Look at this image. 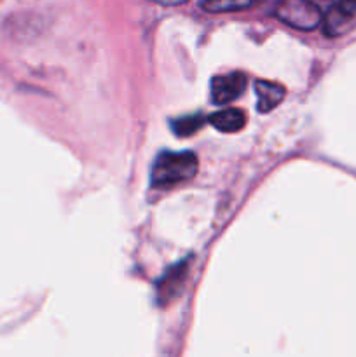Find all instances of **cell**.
Segmentation results:
<instances>
[{"instance_id": "1", "label": "cell", "mask_w": 356, "mask_h": 357, "mask_svg": "<svg viewBox=\"0 0 356 357\" xmlns=\"http://www.w3.org/2000/svg\"><path fill=\"white\" fill-rule=\"evenodd\" d=\"M198 157L192 152H164L152 167V187L171 188L192 180L198 173Z\"/></svg>"}, {"instance_id": "2", "label": "cell", "mask_w": 356, "mask_h": 357, "mask_svg": "<svg viewBox=\"0 0 356 357\" xmlns=\"http://www.w3.org/2000/svg\"><path fill=\"white\" fill-rule=\"evenodd\" d=\"M276 16L295 30L311 31L323 23V13L314 0H279Z\"/></svg>"}, {"instance_id": "3", "label": "cell", "mask_w": 356, "mask_h": 357, "mask_svg": "<svg viewBox=\"0 0 356 357\" xmlns=\"http://www.w3.org/2000/svg\"><path fill=\"white\" fill-rule=\"evenodd\" d=\"M356 28V0H337L323 17V30L328 37H342Z\"/></svg>"}, {"instance_id": "4", "label": "cell", "mask_w": 356, "mask_h": 357, "mask_svg": "<svg viewBox=\"0 0 356 357\" xmlns=\"http://www.w3.org/2000/svg\"><path fill=\"white\" fill-rule=\"evenodd\" d=\"M246 87V75L241 72L216 75L212 80V100L215 105H227L241 96Z\"/></svg>"}, {"instance_id": "5", "label": "cell", "mask_w": 356, "mask_h": 357, "mask_svg": "<svg viewBox=\"0 0 356 357\" xmlns=\"http://www.w3.org/2000/svg\"><path fill=\"white\" fill-rule=\"evenodd\" d=\"M255 94H257V108L262 114L274 110L285 100V87L271 80H257L255 82Z\"/></svg>"}, {"instance_id": "6", "label": "cell", "mask_w": 356, "mask_h": 357, "mask_svg": "<svg viewBox=\"0 0 356 357\" xmlns=\"http://www.w3.org/2000/svg\"><path fill=\"white\" fill-rule=\"evenodd\" d=\"M208 122L222 132H237L246 126V115L239 108H227V110L215 112Z\"/></svg>"}, {"instance_id": "7", "label": "cell", "mask_w": 356, "mask_h": 357, "mask_svg": "<svg viewBox=\"0 0 356 357\" xmlns=\"http://www.w3.org/2000/svg\"><path fill=\"white\" fill-rule=\"evenodd\" d=\"M257 0H202L201 7L208 13H230L251 7Z\"/></svg>"}, {"instance_id": "8", "label": "cell", "mask_w": 356, "mask_h": 357, "mask_svg": "<svg viewBox=\"0 0 356 357\" xmlns=\"http://www.w3.org/2000/svg\"><path fill=\"white\" fill-rule=\"evenodd\" d=\"M206 121H208V119L202 117V115H187V117H181V119H177V121H173L171 128H173L175 135L185 138V136H191L194 135V132H198L199 129L205 126Z\"/></svg>"}, {"instance_id": "9", "label": "cell", "mask_w": 356, "mask_h": 357, "mask_svg": "<svg viewBox=\"0 0 356 357\" xmlns=\"http://www.w3.org/2000/svg\"><path fill=\"white\" fill-rule=\"evenodd\" d=\"M185 278V267L184 265H180V267L175 268V272H170V274L166 275V279L163 281V284L159 286V291L164 293V296L170 293V289H177L178 286H180V279Z\"/></svg>"}, {"instance_id": "10", "label": "cell", "mask_w": 356, "mask_h": 357, "mask_svg": "<svg viewBox=\"0 0 356 357\" xmlns=\"http://www.w3.org/2000/svg\"><path fill=\"white\" fill-rule=\"evenodd\" d=\"M152 2L161 3V6H180V3L187 2V0H152Z\"/></svg>"}, {"instance_id": "11", "label": "cell", "mask_w": 356, "mask_h": 357, "mask_svg": "<svg viewBox=\"0 0 356 357\" xmlns=\"http://www.w3.org/2000/svg\"><path fill=\"white\" fill-rule=\"evenodd\" d=\"M314 2H316V0H314ZM328 2H330V0H328ZM332 2H337V0H332Z\"/></svg>"}]
</instances>
